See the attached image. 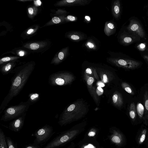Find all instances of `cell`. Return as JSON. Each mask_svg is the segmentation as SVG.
I'll return each mask as SVG.
<instances>
[{"label": "cell", "mask_w": 148, "mask_h": 148, "mask_svg": "<svg viewBox=\"0 0 148 148\" xmlns=\"http://www.w3.org/2000/svg\"><path fill=\"white\" fill-rule=\"evenodd\" d=\"M61 21L60 19L57 17H54L52 18V22L55 23H58L61 22Z\"/></svg>", "instance_id": "cell-28"}, {"label": "cell", "mask_w": 148, "mask_h": 148, "mask_svg": "<svg viewBox=\"0 0 148 148\" xmlns=\"http://www.w3.org/2000/svg\"><path fill=\"white\" fill-rule=\"evenodd\" d=\"M28 101L21 102L18 105L10 106L4 110L1 120L7 121L15 119L26 112L31 105Z\"/></svg>", "instance_id": "cell-2"}, {"label": "cell", "mask_w": 148, "mask_h": 148, "mask_svg": "<svg viewBox=\"0 0 148 148\" xmlns=\"http://www.w3.org/2000/svg\"><path fill=\"white\" fill-rule=\"evenodd\" d=\"M95 134V133L93 132H89V133L88 134V135L89 136H94Z\"/></svg>", "instance_id": "cell-37"}, {"label": "cell", "mask_w": 148, "mask_h": 148, "mask_svg": "<svg viewBox=\"0 0 148 148\" xmlns=\"http://www.w3.org/2000/svg\"><path fill=\"white\" fill-rule=\"evenodd\" d=\"M33 31V29H29L27 32V33L28 34H30Z\"/></svg>", "instance_id": "cell-43"}, {"label": "cell", "mask_w": 148, "mask_h": 148, "mask_svg": "<svg viewBox=\"0 0 148 148\" xmlns=\"http://www.w3.org/2000/svg\"><path fill=\"white\" fill-rule=\"evenodd\" d=\"M24 148H41V147L39 145L34 144L27 145Z\"/></svg>", "instance_id": "cell-25"}, {"label": "cell", "mask_w": 148, "mask_h": 148, "mask_svg": "<svg viewBox=\"0 0 148 148\" xmlns=\"http://www.w3.org/2000/svg\"><path fill=\"white\" fill-rule=\"evenodd\" d=\"M114 62L119 66L131 69L137 68L140 64L137 61L125 59H114Z\"/></svg>", "instance_id": "cell-4"}, {"label": "cell", "mask_w": 148, "mask_h": 148, "mask_svg": "<svg viewBox=\"0 0 148 148\" xmlns=\"http://www.w3.org/2000/svg\"><path fill=\"white\" fill-rule=\"evenodd\" d=\"M86 72L88 74H91L92 73L91 70L89 68H88L86 69Z\"/></svg>", "instance_id": "cell-39"}, {"label": "cell", "mask_w": 148, "mask_h": 148, "mask_svg": "<svg viewBox=\"0 0 148 148\" xmlns=\"http://www.w3.org/2000/svg\"><path fill=\"white\" fill-rule=\"evenodd\" d=\"M119 95L118 96L117 94H114L113 96L112 99L113 102L114 103H116L118 100H122L121 98H120Z\"/></svg>", "instance_id": "cell-26"}, {"label": "cell", "mask_w": 148, "mask_h": 148, "mask_svg": "<svg viewBox=\"0 0 148 148\" xmlns=\"http://www.w3.org/2000/svg\"><path fill=\"white\" fill-rule=\"evenodd\" d=\"M128 30L135 33L141 38L145 36L144 31L139 23L134 19L130 20V23L127 27Z\"/></svg>", "instance_id": "cell-6"}, {"label": "cell", "mask_w": 148, "mask_h": 148, "mask_svg": "<svg viewBox=\"0 0 148 148\" xmlns=\"http://www.w3.org/2000/svg\"><path fill=\"white\" fill-rule=\"evenodd\" d=\"M138 48L140 51H143L145 48V45L144 43L140 44L137 46Z\"/></svg>", "instance_id": "cell-27"}, {"label": "cell", "mask_w": 148, "mask_h": 148, "mask_svg": "<svg viewBox=\"0 0 148 148\" xmlns=\"http://www.w3.org/2000/svg\"><path fill=\"white\" fill-rule=\"evenodd\" d=\"M0 148H8L6 138L3 130L0 129Z\"/></svg>", "instance_id": "cell-13"}, {"label": "cell", "mask_w": 148, "mask_h": 148, "mask_svg": "<svg viewBox=\"0 0 148 148\" xmlns=\"http://www.w3.org/2000/svg\"><path fill=\"white\" fill-rule=\"evenodd\" d=\"M75 107V105L71 104L68 107L67 110L68 111H71L74 109Z\"/></svg>", "instance_id": "cell-31"}, {"label": "cell", "mask_w": 148, "mask_h": 148, "mask_svg": "<svg viewBox=\"0 0 148 148\" xmlns=\"http://www.w3.org/2000/svg\"><path fill=\"white\" fill-rule=\"evenodd\" d=\"M103 80L105 83H106L107 81V76L106 74H104L103 75Z\"/></svg>", "instance_id": "cell-36"}, {"label": "cell", "mask_w": 148, "mask_h": 148, "mask_svg": "<svg viewBox=\"0 0 148 148\" xmlns=\"http://www.w3.org/2000/svg\"><path fill=\"white\" fill-rule=\"evenodd\" d=\"M144 59L148 62V55H145L143 56Z\"/></svg>", "instance_id": "cell-41"}, {"label": "cell", "mask_w": 148, "mask_h": 148, "mask_svg": "<svg viewBox=\"0 0 148 148\" xmlns=\"http://www.w3.org/2000/svg\"><path fill=\"white\" fill-rule=\"evenodd\" d=\"M66 19L68 21L72 22L76 21L77 19V18L76 17L71 15L67 16Z\"/></svg>", "instance_id": "cell-22"}, {"label": "cell", "mask_w": 148, "mask_h": 148, "mask_svg": "<svg viewBox=\"0 0 148 148\" xmlns=\"http://www.w3.org/2000/svg\"><path fill=\"white\" fill-rule=\"evenodd\" d=\"M54 133L53 127L45 125L36 130L33 134L35 137V143L38 145H42L46 143Z\"/></svg>", "instance_id": "cell-3"}, {"label": "cell", "mask_w": 148, "mask_h": 148, "mask_svg": "<svg viewBox=\"0 0 148 148\" xmlns=\"http://www.w3.org/2000/svg\"><path fill=\"white\" fill-rule=\"evenodd\" d=\"M111 12L113 17L116 20L119 19L121 14V6L119 0H115L112 4Z\"/></svg>", "instance_id": "cell-9"}, {"label": "cell", "mask_w": 148, "mask_h": 148, "mask_svg": "<svg viewBox=\"0 0 148 148\" xmlns=\"http://www.w3.org/2000/svg\"><path fill=\"white\" fill-rule=\"evenodd\" d=\"M112 140L114 142L119 143L121 142V140L120 138L116 136H114L112 138Z\"/></svg>", "instance_id": "cell-24"}, {"label": "cell", "mask_w": 148, "mask_h": 148, "mask_svg": "<svg viewBox=\"0 0 148 148\" xmlns=\"http://www.w3.org/2000/svg\"><path fill=\"white\" fill-rule=\"evenodd\" d=\"M87 35L80 32L72 31L69 33V38L72 41L78 42L87 38Z\"/></svg>", "instance_id": "cell-8"}, {"label": "cell", "mask_w": 148, "mask_h": 148, "mask_svg": "<svg viewBox=\"0 0 148 148\" xmlns=\"http://www.w3.org/2000/svg\"><path fill=\"white\" fill-rule=\"evenodd\" d=\"M98 85L100 87H103L105 86L104 84L101 82H99Z\"/></svg>", "instance_id": "cell-40"}, {"label": "cell", "mask_w": 148, "mask_h": 148, "mask_svg": "<svg viewBox=\"0 0 148 148\" xmlns=\"http://www.w3.org/2000/svg\"><path fill=\"white\" fill-rule=\"evenodd\" d=\"M26 114V112L11 122L9 125V129L15 132L19 131L23 125Z\"/></svg>", "instance_id": "cell-5"}, {"label": "cell", "mask_w": 148, "mask_h": 148, "mask_svg": "<svg viewBox=\"0 0 148 148\" xmlns=\"http://www.w3.org/2000/svg\"><path fill=\"white\" fill-rule=\"evenodd\" d=\"M64 54L63 52H60L58 55V58L60 60H62L64 58Z\"/></svg>", "instance_id": "cell-29"}, {"label": "cell", "mask_w": 148, "mask_h": 148, "mask_svg": "<svg viewBox=\"0 0 148 148\" xmlns=\"http://www.w3.org/2000/svg\"><path fill=\"white\" fill-rule=\"evenodd\" d=\"M94 81V79L92 77H90L88 79L87 83L88 85H90Z\"/></svg>", "instance_id": "cell-30"}, {"label": "cell", "mask_w": 148, "mask_h": 148, "mask_svg": "<svg viewBox=\"0 0 148 148\" xmlns=\"http://www.w3.org/2000/svg\"><path fill=\"white\" fill-rule=\"evenodd\" d=\"M120 42L124 45H127L132 43L134 41L133 37L126 34H121L119 38Z\"/></svg>", "instance_id": "cell-12"}, {"label": "cell", "mask_w": 148, "mask_h": 148, "mask_svg": "<svg viewBox=\"0 0 148 148\" xmlns=\"http://www.w3.org/2000/svg\"><path fill=\"white\" fill-rule=\"evenodd\" d=\"M83 45L84 47L87 50L90 51H95L97 50L99 47V42L95 37H90Z\"/></svg>", "instance_id": "cell-7"}, {"label": "cell", "mask_w": 148, "mask_h": 148, "mask_svg": "<svg viewBox=\"0 0 148 148\" xmlns=\"http://www.w3.org/2000/svg\"><path fill=\"white\" fill-rule=\"evenodd\" d=\"M13 64L8 63L3 66L1 69V71L3 75L8 74L11 73V71L13 68Z\"/></svg>", "instance_id": "cell-14"}, {"label": "cell", "mask_w": 148, "mask_h": 148, "mask_svg": "<svg viewBox=\"0 0 148 148\" xmlns=\"http://www.w3.org/2000/svg\"><path fill=\"white\" fill-rule=\"evenodd\" d=\"M91 0H66L63 2L64 5L69 6H84L89 4Z\"/></svg>", "instance_id": "cell-10"}, {"label": "cell", "mask_w": 148, "mask_h": 148, "mask_svg": "<svg viewBox=\"0 0 148 148\" xmlns=\"http://www.w3.org/2000/svg\"><path fill=\"white\" fill-rule=\"evenodd\" d=\"M40 94L38 93H34L29 94V95L28 100L32 105L36 102L39 99Z\"/></svg>", "instance_id": "cell-17"}, {"label": "cell", "mask_w": 148, "mask_h": 148, "mask_svg": "<svg viewBox=\"0 0 148 148\" xmlns=\"http://www.w3.org/2000/svg\"><path fill=\"white\" fill-rule=\"evenodd\" d=\"M122 86L123 89L126 92L131 95L134 94V92L132 88L129 84L124 82L123 83Z\"/></svg>", "instance_id": "cell-19"}, {"label": "cell", "mask_w": 148, "mask_h": 148, "mask_svg": "<svg viewBox=\"0 0 148 148\" xmlns=\"http://www.w3.org/2000/svg\"><path fill=\"white\" fill-rule=\"evenodd\" d=\"M8 148H17L16 144L9 137H6Z\"/></svg>", "instance_id": "cell-20"}, {"label": "cell", "mask_w": 148, "mask_h": 148, "mask_svg": "<svg viewBox=\"0 0 148 148\" xmlns=\"http://www.w3.org/2000/svg\"><path fill=\"white\" fill-rule=\"evenodd\" d=\"M114 23L112 21H107L105 24L104 32L106 35L109 36L113 34L116 31Z\"/></svg>", "instance_id": "cell-11"}, {"label": "cell", "mask_w": 148, "mask_h": 148, "mask_svg": "<svg viewBox=\"0 0 148 148\" xmlns=\"http://www.w3.org/2000/svg\"><path fill=\"white\" fill-rule=\"evenodd\" d=\"M97 89L98 90H99L101 92H103V90L102 89V88H101V87L100 86H98L97 87Z\"/></svg>", "instance_id": "cell-44"}, {"label": "cell", "mask_w": 148, "mask_h": 148, "mask_svg": "<svg viewBox=\"0 0 148 148\" xmlns=\"http://www.w3.org/2000/svg\"><path fill=\"white\" fill-rule=\"evenodd\" d=\"M32 65L25 66L15 70L11 79V85L9 92L0 106V113L5 110L12 99L19 94L33 72Z\"/></svg>", "instance_id": "cell-1"}, {"label": "cell", "mask_w": 148, "mask_h": 148, "mask_svg": "<svg viewBox=\"0 0 148 148\" xmlns=\"http://www.w3.org/2000/svg\"><path fill=\"white\" fill-rule=\"evenodd\" d=\"M24 54V52L22 51H20L19 53V54L20 56H23Z\"/></svg>", "instance_id": "cell-42"}, {"label": "cell", "mask_w": 148, "mask_h": 148, "mask_svg": "<svg viewBox=\"0 0 148 148\" xmlns=\"http://www.w3.org/2000/svg\"><path fill=\"white\" fill-rule=\"evenodd\" d=\"M30 48L33 50H36L38 49L39 47L38 44L34 43L30 44Z\"/></svg>", "instance_id": "cell-23"}, {"label": "cell", "mask_w": 148, "mask_h": 148, "mask_svg": "<svg viewBox=\"0 0 148 148\" xmlns=\"http://www.w3.org/2000/svg\"><path fill=\"white\" fill-rule=\"evenodd\" d=\"M144 102L145 110V119L148 120V91H146L144 95Z\"/></svg>", "instance_id": "cell-16"}, {"label": "cell", "mask_w": 148, "mask_h": 148, "mask_svg": "<svg viewBox=\"0 0 148 148\" xmlns=\"http://www.w3.org/2000/svg\"><path fill=\"white\" fill-rule=\"evenodd\" d=\"M129 114L130 118L132 119H134L136 116L137 111L135 104L132 103L130 106Z\"/></svg>", "instance_id": "cell-15"}, {"label": "cell", "mask_w": 148, "mask_h": 148, "mask_svg": "<svg viewBox=\"0 0 148 148\" xmlns=\"http://www.w3.org/2000/svg\"><path fill=\"white\" fill-rule=\"evenodd\" d=\"M144 108L143 105L138 103L137 106V110L140 118H142L144 112Z\"/></svg>", "instance_id": "cell-18"}, {"label": "cell", "mask_w": 148, "mask_h": 148, "mask_svg": "<svg viewBox=\"0 0 148 148\" xmlns=\"http://www.w3.org/2000/svg\"><path fill=\"white\" fill-rule=\"evenodd\" d=\"M147 132V130L146 129H144L142 131V134L139 138V143L140 144H142L144 141Z\"/></svg>", "instance_id": "cell-21"}, {"label": "cell", "mask_w": 148, "mask_h": 148, "mask_svg": "<svg viewBox=\"0 0 148 148\" xmlns=\"http://www.w3.org/2000/svg\"><path fill=\"white\" fill-rule=\"evenodd\" d=\"M34 3L36 5L38 6V5H40L41 4V2L39 0H38L36 1H34Z\"/></svg>", "instance_id": "cell-34"}, {"label": "cell", "mask_w": 148, "mask_h": 148, "mask_svg": "<svg viewBox=\"0 0 148 148\" xmlns=\"http://www.w3.org/2000/svg\"><path fill=\"white\" fill-rule=\"evenodd\" d=\"M1 60L2 62H6L10 61V58L9 57H6L2 58Z\"/></svg>", "instance_id": "cell-32"}, {"label": "cell", "mask_w": 148, "mask_h": 148, "mask_svg": "<svg viewBox=\"0 0 148 148\" xmlns=\"http://www.w3.org/2000/svg\"><path fill=\"white\" fill-rule=\"evenodd\" d=\"M85 19L86 21L88 22H89L90 21V18L89 16H85Z\"/></svg>", "instance_id": "cell-38"}, {"label": "cell", "mask_w": 148, "mask_h": 148, "mask_svg": "<svg viewBox=\"0 0 148 148\" xmlns=\"http://www.w3.org/2000/svg\"><path fill=\"white\" fill-rule=\"evenodd\" d=\"M28 11L29 13L30 14H32L33 13V10L32 8H28Z\"/></svg>", "instance_id": "cell-35"}, {"label": "cell", "mask_w": 148, "mask_h": 148, "mask_svg": "<svg viewBox=\"0 0 148 148\" xmlns=\"http://www.w3.org/2000/svg\"><path fill=\"white\" fill-rule=\"evenodd\" d=\"M84 148H96L95 147L91 144H89L88 145L84 146Z\"/></svg>", "instance_id": "cell-33"}]
</instances>
